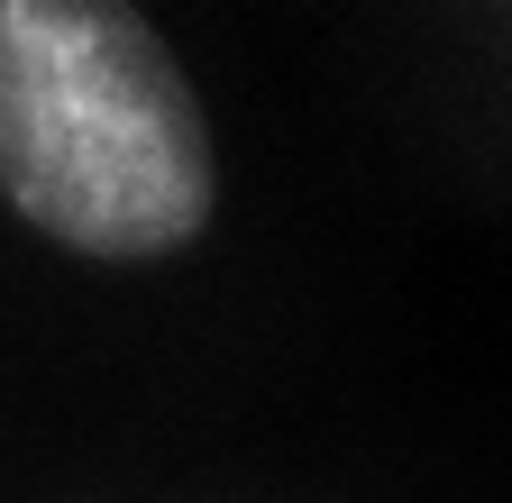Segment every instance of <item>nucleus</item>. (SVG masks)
<instances>
[{"label":"nucleus","mask_w":512,"mask_h":503,"mask_svg":"<svg viewBox=\"0 0 512 503\" xmlns=\"http://www.w3.org/2000/svg\"><path fill=\"white\" fill-rule=\"evenodd\" d=\"M0 193L83 257H165L211 220V129L128 0H0Z\"/></svg>","instance_id":"obj_1"}]
</instances>
